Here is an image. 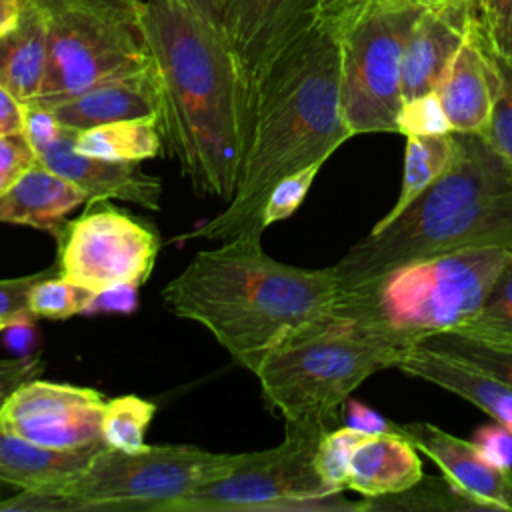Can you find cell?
<instances>
[{
    "label": "cell",
    "mask_w": 512,
    "mask_h": 512,
    "mask_svg": "<svg viewBox=\"0 0 512 512\" xmlns=\"http://www.w3.org/2000/svg\"><path fill=\"white\" fill-rule=\"evenodd\" d=\"M86 204L84 192L58 172L34 162L0 196V222L54 234L64 216Z\"/></svg>",
    "instance_id": "21"
},
{
    "label": "cell",
    "mask_w": 512,
    "mask_h": 512,
    "mask_svg": "<svg viewBox=\"0 0 512 512\" xmlns=\"http://www.w3.org/2000/svg\"><path fill=\"white\" fill-rule=\"evenodd\" d=\"M438 0H318L340 42L342 112L352 136L396 132L402 62L420 12Z\"/></svg>",
    "instance_id": "7"
},
{
    "label": "cell",
    "mask_w": 512,
    "mask_h": 512,
    "mask_svg": "<svg viewBox=\"0 0 512 512\" xmlns=\"http://www.w3.org/2000/svg\"><path fill=\"white\" fill-rule=\"evenodd\" d=\"M48 110L60 126L80 132L94 126L148 118L160 114V92L156 74L150 66L124 74L106 82H100L88 90H82L74 96L46 102L30 104Z\"/></svg>",
    "instance_id": "18"
},
{
    "label": "cell",
    "mask_w": 512,
    "mask_h": 512,
    "mask_svg": "<svg viewBox=\"0 0 512 512\" xmlns=\"http://www.w3.org/2000/svg\"><path fill=\"white\" fill-rule=\"evenodd\" d=\"M34 162H38V156L24 130L0 136V174L2 176L14 180Z\"/></svg>",
    "instance_id": "36"
},
{
    "label": "cell",
    "mask_w": 512,
    "mask_h": 512,
    "mask_svg": "<svg viewBox=\"0 0 512 512\" xmlns=\"http://www.w3.org/2000/svg\"><path fill=\"white\" fill-rule=\"evenodd\" d=\"M140 24L160 92L164 148L198 196L228 202L242 168L232 50L220 30L180 0H144Z\"/></svg>",
    "instance_id": "2"
},
{
    "label": "cell",
    "mask_w": 512,
    "mask_h": 512,
    "mask_svg": "<svg viewBox=\"0 0 512 512\" xmlns=\"http://www.w3.org/2000/svg\"><path fill=\"white\" fill-rule=\"evenodd\" d=\"M286 422L284 440L266 450L234 454L220 476L176 500L166 512H294L360 508L338 500L320 478L314 456L322 436L332 430L324 424Z\"/></svg>",
    "instance_id": "9"
},
{
    "label": "cell",
    "mask_w": 512,
    "mask_h": 512,
    "mask_svg": "<svg viewBox=\"0 0 512 512\" xmlns=\"http://www.w3.org/2000/svg\"><path fill=\"white\" fill-rule=\"evenodd\" d=\"M350 136L342 112L340 42L316 10L314 20L270 58L254 84L234 196L188 236L228 240L242 232L262 234L270 190L310 164H324Z\"/></svg>",
    "instance_id": "1"
},
{
    "label": "cell",
    "mask_w": 512,
    "mask_h": 512,
    "mask_svg": "<svg viewBox=\"0 0 512 512\" xmlns=\"http://www.w3.org/2000/svg\"><path fill=\"white\" fill-rule=\"evenodd\" d=\"M320 168H322V164H310V166L282 178L270 190L264 210H262V228L264 230L280 220H286L300 208V204L304 202Z\"/></svg>",
    "instance_id": "33"
},
{
    "label": "cell",
    "mask_w": 512,
    "mask_h": 512,
    "mask_svg": "<svg viewBox=\"0 0 512 512\" xmlns=\"http://www.w3.org/2000/svg\"><path fill=\"white\" fill-rule=\"evenodd\" d=\"M42 370L44 362L40 356H18L0 360V410L22 384L38 378Z\"/></svg>",
    "instance_id": "37"
},
{
    "label": "cell",
    "mask_w": 512,
    "mask_h": 512,
    "mask_svg": "<svg viewBox=\"0 0 512 512\" xmlns=\"http://www.w3.org/2000/svg\"><path fill=\"white\" fill-rule=\"evenodd\" d=\"M138 302V286H116L94 294L88 314L96 312H120L130 314Z\"/></svg>",
    "instance_id": "40"
},
{
    "label": "cell",
    "mask_w": 512,
    "mask_h": 512,
    "mask_svg": "<svg viewBox=\"0 0 512 512\" xmlns=\"http://www.w3.org/2000/svg\"><path fill=\"white\" fill-rule=\"evenodd\" d=\"M396 132L404 136H430L452 132L436 92L404 100L396 120Z\"/></svg>",
    "instance_id": "34"
},
{
    "label": "cell",
    "mask_w": 512,
    "mask_h": 512,
    "mask_svg": "<svg viewBox=\"0 0 512 512\" xmlns=\"http://www.w3.org/2000/svg\"><path fill=\"white\" fill-rule=\"evenodd\" d=\"M344 420H346V426L356 428L370 436L398 432V424L390 422L386 416H382L374 408H370L358 400H350V398L344 404Z\"/></svg>",
    "instance_id": "39"
},
{
    "label": "cell",
    "mask_w": 512,
    "mask_h": 512,
    "mask_svg": "<svg viewBox=\"0 0 512 512\" xmlns=\"http://www.w3.org/2000/svg\"><path fill=\"white\" fill-rule=\"evenodd\" d=\"M260 238L242 232L198 250L162 288L166 310L204 326L252 374L278 344L330 316L338 296L332 266L284 264Z\"/></svg>",
    "instance_id": "3"
},
{
    "label": "cell",
    "mask_w": 512,
    "mask_h": 512,
    "mask_svg": "<svg viewBox=\"0 0 512 512\" xmlns=\"http://www.w3.org/2000/svg\"><path fill=\"white\" fill-rule=\"evenodd\" d=\"M76 132L64 128L38 152V162L78 186L86 202L122 200L148 210L160 208L162 180L144 172L138 162H118L82 154L74 148Z\"/></svg>",
    "instance_id": "16"
},
{
    "label": "cell",
    "mask_w": 512,
    "mask_h": 512,
    "mask_svg": "<svg viewBox=\"0 0 512 512\" xmlns=\"http://www.w3.org/2000/svg\"><path fill=\"white\" fill-rule=\"evenodd\" d=\"M10 182H12L10 178H6V176H2V174H0V196H2V192L8 188V184H10Z\"/></svg>",
    "instance_id": "45"
},
{
    "label": "cell",
    "mask_w": 512,
    "mask_h": 512,
    "mask_svg": "<svg viewBox=\"0 0 512 512\" xmlns=\"http://www.w3.org/2000/svg\"><path fill=\"white\" fill-rule=\"evenodd\" d=\"M366 436L370 434H364L346 424L336 426L322 436L314 456V464L320 478L332 492H342L344 488H348L352 452Z\"/></svg>",
    "instance_id": "29"
},
{
    "label": "cell",
    "mask_w": 512,
    "mask_h": 512,
    "mask_svg": "<svg viewBox=\"0 0 512 512\" xmlns=\"http://www.w3.org/2000/svg\"><path fill=\"white\" fill-rule=\"evenodd\" d=\"M472 10L492 54L512 64V0H472Z\"/></svg>",
    "instance_id": "32"
},
{
    "label": "cell",
    "mask_w": 512,
    "mask_h": 512,
    "mask_svg": "<svg viewBox=\"0 0 512 512\" xmlns=\"http://www.w3.org/2000/svg\"><path fill=\"white\" fill-rule=\"evenodd\" d=\"M234 454H216L198 446L162 444L124 452L102 446L82 474L58 494L64 510L166 512L232 464Z\"/></svg>",
    "instance_id": "10"
},
{
    "label": "cell",
    "mask_w": 512,
    "mask_h": 512,
    "mask_svg": "<svg viewBox=\"0 0 512 512\" xmlns=\"http://www.w3.org/2000/svg\"><path fill=\"white\" fill-rule=\"evenodd\" d=\"M22 4L24 0H0V34L14 24Z\"/></svg>",
    "instance_id": "44"
},
{
    "label": "cell",
    "mask_w": 512,
    "mask_h": 512,
    "mask_svg": "<svg viewBox=\"0 0 512 512\" xmlns=\"http://www.w3.org/2000/svg\"><path fill=\"white\" fill-rule=\"evenodd\" d=\"M102 406L98 390L34 378L6 400L0 428L54 448L102 444Z\"/></svg>",
    "instance_id": "13"
},
{
    "label": "cell",
    "mask_w": 512,
    "mask_h": 512,
    "mask_svg": "<svg viewBox=\"0 0 512 512\" xmlns=\"http://www.w3.org/2000/svg\"><path fill=\"white\" fill-rule=\"evenodd\" d=\"M94 292L64 278L60 272L40 280L30 292V308L36 318L66 320L76 314H88Z\"/></svg>",
    "instance_id": "28"
},
{
    "label": "cell",
    "mask_w": 512,
    "mask_h": 512,
    "mask_svg": "<svg viewBox=\"0 0 512 512\" xmlns=\"http://www.w3.org/2000/svg\"><path fill=\"white\" fill-rule=\"evenodd\" d=\"M454 138L456 154L446 172L332 266L338 290L468 246L512 250V168L480 134L454 132Z\"/></svg>",
    "instance_id": "4"
},
{
    "label": "cell",
    "mask_w": 512,
    "mask_h": 512,
    "mask_svg": "<svg viewBox=\"0 0 512 512\" xmlns=\"http://www.w3.org/2000/svg\"><path fill=\"white\" fill-rule=\"evenodd\" d=\"M510 248L468 246L396 266L338 290L332 316L398 346L468 324L480 310Z\"/></svg>",
    "instance_id": "5"
},
{
    "label": "cell",
    "mask_w": 512,
    "mask_h": 512,
    "mask_svg": "<svg viewBox=\"0 0 512 512\" xmlns=\"http://www.w3.org/2000/svg\"><path fill=\"white\" fill-rule=\"evenodd\" d=\"M498 88L490 122L480 134L488 146L512 168V64L496 58Z\"/></svg>",
    "instance_id": "31"
},
{
    "label": "cell",
    "mask_w": 512,
    "mask_h": 512,
    "mask_svg": "<svg viewBox=\"0 0 512 512\" xmlns=\"http://www.w3.org/2000/svg\"><path fill=\"white\" fill-rule=\"evenodd\" d=\"M496 88V60L474 20L466 42L436 88L452 132L482 134L492 116Z\"/></svg>",
    "instance_id": "17"
},
{
    "label": "cell",
    "mask_w": 512,
    "mask_h": 512,
    "mask_svg": "<svg viewBox=\"0 0 512 512\" xmlns=\"http://www.w3.org/2000/svg\"><path fill=\"white\" fill-rule=\"evenodd\" d=\"M48 16V62L30 104L56 102L150 66L142 0H38Z\"/></svg>",
    "instance_id": "8"
},
{
    "label": "cell",
    "mask_w": 512,
    "mask_h": 512,
    "mask_svg": "<svg viewBox=\"0 0 512 512\" xmlns=\"http://www.w3.org/2000/svg\"><path fill=\"white\" fill-rule=\"evenodd\" d=\"M414 346H424L464 360L500 378L512 388V338L476 332L470 328H452L432 334Z\"/></svg>",
    "instance_id": "25"
},
{
    "label": "cell",
    "mask_w": 512,
    "mask_h": 512,
    "mask_svg": "<svg viewBox=\"0 0 512 512\" xmlns=\"http://www.w3.org/2000/svg\"><path fill=\"white\" fill-rule=\"evenodd\" d=\"M58 272L96 292L142 286L156 264L158 234L108 200L86 202V210L54 232Z\"/></svg>",
    "instance_id": "11"
},
{
    "label": "cell",
    "mask_w": 512,
    "mask_h": 512,
    "mask_svg": "<svg viewBox=\"0 0 512 512\" xmlns=\"http://www.w3.org/2000/svg\"><path fill=\"white\" fill-rule=\"evenodd\" d=\"M6 328V322L4 320H0V334H2V330Z\"/></svg>",
    "instance_id": "46"
},
{
    "label": "cell",
    "mask_w": 512,
    "mask_h": 512,
    "mask_svg": "<svg viewBox=\"0 0 512 512\" xmlns=\"http://www.w3.org/2000/svg\"><path fill=\"white\" fill-rule=\"evenodd\" d=\"M48 62V16L38 0H24L14 24L0 34V84L20 102L38 98Z\"/></svg>",
    "instance_id": "23"
},
{
    "label": "cell",
    "mask_w": 512,
    "mask_h": 512,
    "mask_svg": "<svg viewBox=\"0 0 512 512\" xmlns=\"http://www.w3.org/2000/svg\"><path fill=\"white\" fill-rule=\"evenodd\" d=\"M394 368L472 402L512 432V388L482 368L424 346L404 350Z\"/></svg>",
    "instance_id": "19"
},
{
    "label": "cell",
    "mask_w": 512,
    "mask_h": 512,
    "mask_svg": "<svg viewBox=\"0 0 512 512\" xmlns=\"http://www.w3.org/2000/svg\"><path fill=\"white\" fill-rule=\"evenodd\" d=\"M318 0H218L220 32L240 74V156L250 134L254 84L270 58L316 16ZM242 170V168H240Z\"/></svg>",
    "instance_id": "12"
},
{
    "label": "cell",
    "mask_w": 512,
    "mask_h": 512,
    "mask_svg": "<svg viewBox=\"0 0 512 512\" xmlns=\"http://www.w3.org/2000/svg\"><path fill=\"white\" fill-rule=\"evenodd\" d=\"M154 402L136 394L104 400L100 416V438L106 448L136 452L146 446L144 434L154 418Z\"/></svg>",
    "instance_id": "27"
},
{
    "label": "cell",
    "mask_w": 512,
    "mask_h": 512,
    "mask_svg": "<svg viewBox=\"0 0 512 512\" xmlns=\"http://www.w3.org/2000/svg\"><path fill=\"white\" fill-rule=\"evenodd\" d=\"M400 354L398 346L330 314L278 344L254 376L284 420L336 428L350 394L374 372L394 368Z\"/></svg>",
    "instance_id": "6"
},
{
    "label": "cell",
    "mask_w": 512,
    "mask_h": 512,
    "mask_svg": "<svg viewBox=\"0 0 512 512\" xmlns=\"http://www.w3.org/2000/svg\"><path fill=\"white\" fill-rule=\"evenodd\" d=\"M74 148L96 158L140 164L142 160L158 156L164 142L158 118L148 116L80 130L76 132Z\"/></svg>",
    "instance_id": "24"
},
{
    "label": "cell",
    "mask_w": 512,
    "mask_h": 512,
    "mask_svg": "<svg viewBox=\"0 0 512 512\" xmlns=\"http://www.w3.org/2000/svg\"><path fill=\"white\" fill-rule=\"evenodd\" d=\"M26 122V104L0 84V136L22 132Z\"/></svg>",
    "instance_id": "41"
},
{
    "label": "cell",
    "mask_w": 512,
    "mask_h": 512,
    "mask_svg": "<svg viewBox=\"0 0 512 512\" xmlns=\"http://www.w3.org/2000/svg\"><path fill=\"white\" fill-rule=\"evenodd\" d=\"M458 328L512 338V250L496 274L476 316Z\"/></svg>",
    "instance_id": "30"
},
{
    "label": "cell",
    "mask_w": 512,
    "mask_h": 512,
    "mask_svg": "<svg viewBox=\"0 0 512 512\" xmlns=\"http://www.w3.org/2000/svg\"><path fill=\"white\" fill-rule=\"evenodd\" d=\"M472 22V0H438L420 12L404 50L402 100L436 92Z\"/></svg>",
    "instance_id": "15"
},
{
    "label": "cell",
    "mask_w": 512,
    "mask_h": 512,
    "mask_svg": "<svg viewBox=\"0 0 512 512\" xmlns=\"http://www.w3.org/2000/svg\"><path fill=\"white\" fill-rule=\"evenodd\" d=\"M420 480L418 448L400 432L366 436L352 452L348 488L368 500L406 492Z\"/></svg>",
    "instance_id": "22"
},
{
    "label": "cell",
    "mask_w": 512,
    "mask_h": 512,
    "mask_svg": "<svg viewBox=\"0 0 512 512\" xmlns=\"http://www.w3.org/2000/svg\"><path fill=\"white\" fill-rule=\"evenodd\" d=\"M102 446L54 448L0 428V482L28 492H56L82 474Z\"/></svg>",
    "instance_id": "20"
},
{
    "label": "cell",
    "mask_w": 512,
    "mask_h": 512,
    "mask_svg": "<svg viewBox=\"0 0 512 512\" xmlns=\"http://www.w3.org/2000/svg\"><path fill=\"white\" fill-rule=\"evenodd\" d=\"M56 272H58V264L26 276L0 278V320H4L6 324L16 320H26V318L36 320L30 308V292L40 280Z\"/></svg>",
    "instance_id": "35"
},
{
    "label": "cell",
    "mask_w": 512,
    "mask_h": 512,
    "mask_svg": "<svg viewBox=\"0 0 512 512\" xmlns=\"http://www.w3.org/2000/svg\"><path fill=\"white\" fill-rule=\"evenodd\" d=\"M418 452L444 472L446 480L478 510L512 512V468L490 462L474 442L462 440L432 422L398 424Z\"/></svg>",
    "instance_id": "14"
},
{
    "label": "cell",
    "mask_w": 512,
    "mask_h": 512,
    "mask_svg": "<svg viewBox=\"0 0 512 512\" xmlns=\"http://www.w3.org/2000/svg\"><path fill=\"white\" fill-rule=\"evenodd\" d=\"M472 442L490 462L504 468H512V432L506 430L502 424L494 422L480 426Z\"/></svg>",
    "instance_id": "38"
},
{
    "label": "cell",
    "mask_w": 512,
    "mask_h": 512,
    "mask_svg": "<svg viewBox=\"0 0 512 512\" xmlns=\"http://www.w3.org/2000/svg\"><path fill=\"white\" fill-rule=\"evenodd\" d=\"M456 154L454 132L430 134V136H406L404 152V176L398 200L392 210L382 218L388 220L402 212L422 190L438 180L452 164Z\"/></svg>",
    "instance_id": "26"
},
{
    "label": "cell",
    "mask_w": 512,
    "mask_h": 512,
    "mask_svg": "<svg viewBox=\"0 0 512 512\" xmlns=\"http://www.w3.org/2000/svg\"><path fill=\"white\" fill-rule=\"evenodd\" d=\"M184 6H188L192 12H196L200 18H204L208 24H212L216 30H220V12H218V0H180ZM222 34V32H220Z\"/></svg>",
    "instance_id": "43"
},
{
    "label": "cell",
    "mask_w": 512,
    "mask_h": 512,
    "mask_svg": "<svg viewBox=\"0 0 512 512\" xmlns=\"http://www.w3.org/2000/svg\"><path fill=\"white\" fill-rule=\"evenodd\" d=\"M2 334H6V338H4L6 346L20 352L22 356H28L26 352L30 350V346L34 342V320L26 318V320L10 322V324H6Z\"/></svg>",
    "instance_id": "42"
}]
</instances>
